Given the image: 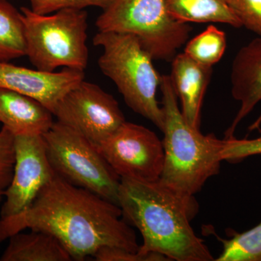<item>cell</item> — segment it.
Segmentation results:
<instances>
[{"instance_id": "obj_1", "label": "cell", "mask_w": 261, "mask_h": 261, "mask_svg": "<svg viewBox=\"0 0 261 261\" xmlns=\"http://www.w3.org/2000/svg\"><path fill=\"white\" fill-rule=\"evenodd\" d=\"M122 217L121 207L116 204L56 173L28 208L0 218V243L28 228L56 238L72 260L94 257L106 246L137 252L140 245L135 231Z\"/></svg>"}, {"instance_id": "obj_3", "label": "cell", "mask_w": 261, "mask_h": 261, "mask_svg": "<svg viewBox=\"0 0 261 261\" xmlns=\"http://www.w3.org/2000/svg\"><path fill=\"white\" fill-rule=\"evenodd\" d=\"M164 126V164L160 181L185 195L194 196L219 173L224 140L204 135L188 124L178 106L169 75H161Z\"/></svg>"}, {"instance_id": "obj_7", "label": "cell", "mask_w": 261, "mask_h": 261, "mask_svg": "<svg viewBox=\"0 0 261 261\" xmlns=\"http://www.w3.org/2000/svg\"><path fill=\"white\" fill-rule=\"evenodd\" d=\"M42 136L48 159L58 176L118 205L121 178L97 146L59 121Z\"/></svg>"}, {"instance_id": "obj_5", "label": "cell", "mask_w": 261, "mask_h": 261, "mask_svg": "<svg viewBox=\"0 0 261 261\" xmlns=\"http://www.w3.org/2000/svg\"><path fill=\"white\" fill-rule=\"evenodd\" d=\"M27 56L36 69L54 72L68 68L84 71L89 61L87 45L88 13L62 9L42 15L22 7Z\"/></svg>"}, {"instance_id": "obj_20", "label": "cell", "mask_w": 261, "mask_h": 261, "mask_svg": "<svg viewBox=\"0 0 261 261\" xmlns=\"http://www.w3.org/2000/svg\"><path fill=\"white\" fill-rule=\"evenodd\" d=\"M15 163V136L3 126L0 130V202L11 182Z\"/></svg>"}, {"instance_id": "obj_8", "label": "cell", "mask_w": 261, "mask_h": 261, "mask_svg": "<svg viewBox=\"0 0 261 261\" xmlns=\"http://www.w3.org/2000/svg\"><path fill=\"white\" fill-rule=\"evenodd\" d=\"M97 148L120 178L154 181L161 178L163 141L145 126L125 121Z\"/></svg>"}, {"instance_id": "obj_23", "label": "cell", "mask_w": 261, "mask_h": 261, "mask_svg": "<svg viewBox=\"0 0 261 261\" xmlns=\"http://www.w3.org/2000/svg\"><path fill=\"white\" fill-rule=\"evenodd\" d=\"M261 154V135L255 139H239L234 137L224 139L223 161L234 163L250 156Z\"/></svg>"}, {"instance_id": "obj_9", "label": "cell", "mask_w": 261, "mask_h": 261, "mask_svg": "<svg viewBox=\"0 0 261 261\" xmlns=\"http://www.w3.org/2000/svg\"><path fill=\"white\" fill-rule=\"evenodd\" d=\"M53 116L97 147L126 121L111 94L84 80L62 98Z\"/></svg>"}, {"instance_id": "obj_19", "label": "cell", "mask_w": 261, "mask_h": 261, "mask_svg": "<svg viewBox=\"0 0 261 261\" xmlns=\"http://www.w3.org/2000/svg\"><path fill=\"white\" fill-rule=\"evenodd\" d=\"M223 250L217 261H261V222L229 240H222Z\"/></svg>"}, {"instance_id": "obj_10", "label": "cell", "mask_w": 261, "mask_h": 261, "mask_svg": "<svg viewBox=\"0 0 261 261\" xmlns=\"http://www.w3.org/2000/svg\"><path fill=\"white\" fill-rule=\"evenodd\" d=\"M15 163L0 218L23 212L32 205L43 187L54 177L42 135L15 137Z\"/></svg>"}, {"instance_id": "obj_11", "label": "cell", "mask_w": 261, "mask_h": 261, "mask_svg": "<svg viewBox=\"0 0 261 261\" xmlns=\"http://www.w3.org/2000/svg\"><path fill=\"white\" fill-rule=\"evenodd\" d=\"M84 80V71L44 72L0 61V87L34 98L53 114L62 98Z\"/></svg>"}, {"instance_id": "obj_24", "label": "cell", "mask_w": 261, "mask_h": 261, "mask_svg": "<svg viewBox=\"0 0 261 261\" xmlns=\"http://www.w3.org/2000/svg\"><path fill=\"white\" fill-rule=\"evenodd\" d=\"M97 261H170L159 253H141L122 247L106 246L98 250L94 255Z\"/></svg>"}, {"instance_id": "obj_22", "label": "cell", "mask_w": 261, "mask_h": 261, "mask_svg": "<svg viewBox=\"0 0 261 261\" xmlns=\"http://www.w3.org/2000/svg\"><path fill=\"white\" fill-rule=\"evenodd\" d=\"M242 25L261 37V0H226Z\"/></svg>"}, {"instance_id": "obj_13", "label": "cell", "mask_w": 261, "mask_h": 261, "mask_svg": "<svg viewBox=\"0 0 261 261\" xmlns=\"http://www.w3.org/2000/svg\"><path fill=\"white\" fill-rule=\"evenodd\" d=\"M212 73V67L197 63L185 53H178L171 61L169 75L182 115L196 129H200L201 110Z\"/></svg>"}, {"instance_id": "obj_21", "label": "cell", "mask_w": 261, "mask_h": 261, "mask_svg": "<svg viewBox=\"0 0 261 261\" xmlns=\"http://www.w3.org/2000/svg\"><path fill=\"white\" fill-rule=\"evenodd\" d=\"M114 0H29L31 9L38 14L48 15L62 9L84 10L88 7L107 8Z\"/></svg>"}, {"instance_id": "obj_2", "label": "cell", "mask_w": 261, "mask_h": 261, "mask_svg": "<svg viewBox=\"0 0 261 261\" xmlns=\"http://www.w3.org/2000/svg\"><path fill=\"white\" fill-rule=\"evenodd\" d=\"M118 206L125 220L142 235L141 253L161 254L170 261L215 260L190 224L198 211L194 196L176 191L160 179L143 181L123 178Z\"/></svg>"}, {"instance_id": "obj_17", "label": "cell", "mask_w": 261, "mask_h": 261, "mask_svg": "<svg viewBox=\"0 0 261 261\" xmlns=\"http://www.w3.org/2000/svg\"><path fill=\"white\" fill-rule=\"evenodd\" d=\"M27 56L22 14L10 1L0 0V61Z\"/></svg>"}, {"instance_id": "obj_25", "label": "cell", "mask_w": 261, "mask_h": 261, "mask_svg": "<svg viewBox=\"0 0 261 261\" xmlns=\"http://www.w3.org/2000/svg\"><path fill=\"white\" fill-rule=\"evenodd\" d=\"M6 1H11V0H6Z\"/></svg>"}, {"instance_id": "obj_15", "label": "cell", "mask_w": 261, "mask_h": 261, "mask_svg": "<svg viewBox=\"0 0 261 261\" xmlns=\"http://www.w3.org/2000/svg\"><path fill=\"white\" fill-rule=\"evenodd\" d=\"M0 261H70V254L54 237L44 231H22L9 238Z\"/></svg>"}, {"instance_id": "obj_6", "label": "cell", "mask_w": 261, "mask_h": 261, "mask_svg": "<svg viewBox=\"0 0 261 261\" xmlns=\"http://www.w3.org/2000/svg\"><path fill=\"white\" fill-rule=\"evenodd\" d=\"M95 25L98 32L132 34L153 60L171 62L192 30L170 15L166 0H114Z\"/></svg>"}, {"instance_id": "obj_16", "label": "cell", "mask_w": 261, "mask_h": 261, "mask_svg": "<svg viewBox=\"0 0 261 261\" xmlns=\"http://www.w3.org/2000/svg\"><path fill=\"white\" fill-rule=\"evenodd\" d=\"M170 15L181 23H218L243 27L226 0H166Z\"/></svg>"}, {"instance_id": "obj_4", "label": "cell", "mask_w": 261, "mask_h": 261, "mask_svg": "<svg viewBox=\"0 0 261 261\" xmlns=\"http://www.w3.org/2000/svg\"><path fill=\"white\" fill-rule=\"evenodd\" d=\"M93 44L102 49L99 68L116 84L127 106L162 132L164 112L157 99L161 75L148 51L137 37L124 33L98 32Z\"/></svg>"}, {"instance_id": "obj_14", "label": "cell", "mask_w": 261, "mask_h": 261, "mask_svg": "<svg viewBox=\"0 0 261 261\" xmlns=\"http://www.w3.org/2000/svg\"><path fill=\"white\" fill-rule=\"evenodd\" d=\"M0 123L15 137L43 135L54 121L51 111L37 99L0 87Z\"/></svg>"}, {"instance_id": "obj_18", "label": "cell", "mask_w": 261, "mask_h": 261, "mask_svg": "<svg viewBox=\"0 0 261 261\" xmlns=\"http://www.w3.org/2000/svg\"><path fill=\"white\" fill-rule=\"evenodd\" d=\"M184 53L194 61L213 67L221 61L227 46L226 34L210 25L198 35L187 41Z\"/></svg>"}, {"instance_id": "obj_12", "label": "cell", "mask_w": 261, "mask_h": 261, "mask_svg": "<svg viewBox=\"0 0 261 261\" xmlns=\"http://www.w3.org/2000/svg\"><path fill=\"white\" fill-rule=\"evenodd\" d=\"M231 95L240 103L234 119L225 133V138L234 137L235 130L261 101V37L247 43L238 51L231 64ZM261 123V116L252 128Z\"/></svg>"}]
</instances>
